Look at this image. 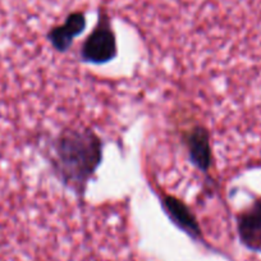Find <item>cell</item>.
Wrapping results in <instances>:
<instances>
[{
	"label": "cell",
	"mask_w": 261,
	"mask_h": 261,
	"mask_svg": "<svg viewBox=\"0 0 261 261\" xmlns=\"http://www.w3.org/2000/svg\"><path fill=\"white\" fill-rule=\"evenodd\" d=\"M117 55V36L112 21L107 12L101 11L95 27L82 42L80 57L82 62L87 64L101 65L112 62Z\"/></svg>",
	"instance_id": "cell-2"
},
{
	"label": "cell",
	"mask_w": 261,
	"mask_h": 261,
	"mask_svg": "<svg viewBox=\"0 0 261 261\" xmlns=\"http://www.w3.org/2000/svg\"><path fill=\"white\" fill-rule=\"evenodd\" d=\"M86 29V16L82 12H73L64 19L62 24L53 27L47 34V40L58 53H65L71 49L74 39Z\"/></svg>",
	"instance_id": "cell-6"
},
{
	"label": "cell",
	"mask_w": 261,
	"mask_h": 261,
	"mask_svg": "<svg viewBox=\"0 0 261 261\" xmlns=\"http://www.w3.org/2000/svg\"><path fill=\"white\" fill-rule=\"evenodd\" d=\"M160 204L164 209L165 214L169 218L170 222L179 228L180 230L190 236L192 240L197 242H202V229L199 224V220L196 219L192 210L182 201L177 199L175 196L168 195V193H162L160 195Z\"/></svg>",
	"instance_id": "cell-5"
},
{
	"label": "cell",
	"mask_w": 261,
	"mask_h": 261,
	"mask_svg": "<svg viewBox=\"0 0 261 261\" xmlns=\"http://www.w3.org/2000/svg\"><path fill=\"white\" fill-rule=\"evenodd\" d=\"M191 163L201 173H209L213 165L212 135L204 124H193L182 132Z\"/></svg>",
	"instance_id": "cell-3"
},
{
	"label": "cell",
	"mask_w": 261,
	"mask_h": 261,
	"mask_svg": "<svg viewBox=\"0 0 261 261\" xmlns=\"http://www.w3.org/2000/svg\"><path fill=\"white\" fill-rule=\"evenodd\" d=\"M102 144L91 128H65L47 144L46 159L57 179L84 199L102 162Z\"/></svg>",
	"instance_id": "cell-1"
},
{
	"label": "cell",
	"mask_w": 261,
	"mask_h": 261,
	"mask_svg": "<svg viewBox=\"0 0 261 261\" xmlns=\"http://www.w3.org/2000/svg\"><path fill=\"white\" fill-rule=\"evenodd\" d=\"M236 227L240 242L247 250L261 253V196L238 213Z\"/></svg>",
	"instance_id": "cell-4"
}]
</instances>
